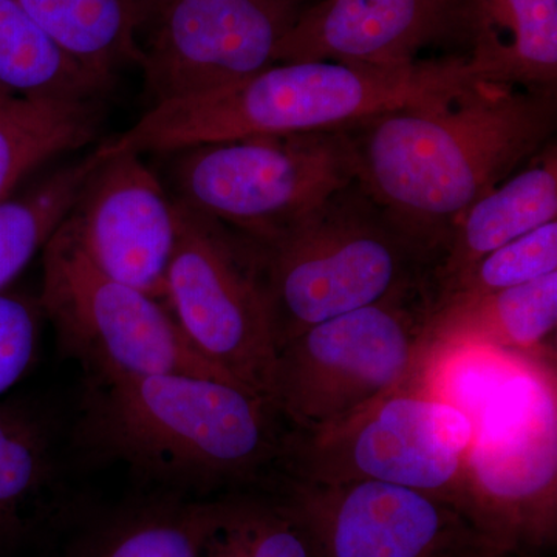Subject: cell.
I'll use <instances>...</instances> for the list:
<instances>
[{"label": "cell", "instance_id": "30bf717a", "mask_svg": "<svg viewBox=\"0 0 557 557\" xmlns=\"http://www.w3.org/2000/svg\"><path fill=\"white\" fill-rule=\"evenodd\" d=\"M175 201L164 304L200 357L271 403L277 348L255 242Z\"/></svg>", "mask_w": 557, "mask_h": 557}, {"label": "cell", "instance_id": "cb8c5ba5", "mask_svg": "<svg viewBox=\"0 0 557 557\" xmlns=\"http://www.w3.org/2000/svg\"><path fill=\"white\" fill-rule=\"evenodd\" d=\"M101 156L95 149L20 197L0 201V293L46 247L75 207Z\"/></svg>", "mask_w": 557, "mask_h": 557}, {"label": "cell", "instance_id": "ffe728a7", "mask_svg": "<svg viewBox=\"0 0 557 557\" xmlns=\"http://www.w3.org/2000/svg\"><path fill=\"white\" fill-rule=\"evenodd\" d=\"M65 53L102 78L141 60L137 35L146 0H20Z\"/></svg>", "mask_w": 557, "mask_h": 557}, {"label": "cell", "instance_id": "d4e9b609", "mask_svg": "<svg viewBox=\"0 0 557 557\" xmlns=\"http://www.w3.org/2000/svg\"><path fill=\"white\" fill-rule=\"evenodd\" d=\"M555 271L557 220L487 252L471 269L437 289L429 299V310L518 287Z\"/></svg>", "mask_w": 557, "mask_h": 557}, {"label": "cell", "instance_id": "8992f818", "mask_svg": "<svg viewBox=\"0 0 557 557\" xmlns=\"http://www.w3.org/2000/svg\"><path fill=\"white\" fill-rule=\"evenodd\" d=\"M471 437L467 413L435 397L416 370L403 386L338 426L318 434L287 429L274 475L309 485L388 483L460 508Z\"/></svg>", "mask_w": 557, "mask_h": 557}, {"label": "cell", "instance_id": "7a4b0ae2", "mask_svg": "<svg viewBox=\"0 0 557 557\" xmlns=\"http://www.w3.org/2000/svg\"><path fill=\"white\" fill-rule=\"evenodd\" d=\"M287 426L269 399L231 381L159 373L86 381L76 446L153 491L211 498L262 486Z\"/></svg>", "mask_w": 557, "mask_h": 557}, {"label": "cell", "instance_id": "4316f807", "mask_svg": "<svg viewBox=\"0 0 557 557\" xmlns=\"http://www.w3.org/2000/svg\"><path fill=\"white\" fill-rule=\"evenodd\" d=\"M490 557H516V556H511V555H496V556H490Z\"/></svg>", "mask_w": 557, "mask_h": 557}, {"label": "cell", "instance_id": "5bb4252c", "mask_svg": "<svg viewBox=\"0 0 557 557\" xmlns=\"http://www.w3.org/2000/svg\"><path fill=\"white\" fill-rule=\"evenodd\" d=\"M458 7L456 0H319L299 11L278 42L274 64L408 67L424 47L457 27Z\"/></svg>", "mask_w": 557, "mask_h": 557}, {"label": "cell", "instance_id": "277c9868", "mask_svg": "<svg viewBox=\"0 0 557 557\" xmlns=\"http://www.w3.org/2000/svg\"><path fill=\"white\" fill-rule=\"evenodd\" d=\"M465 75L461 60L399 69L277 62L233 86L153 104L131 129L98 150L101 156L174 153L230 139L346 129Z\"/></svg>", "mask_w": 557, "mask_h": 557}, {"label": "cell", "instance_id": "f1b7e54d", "mask_svg": "<svg viewBox=\"0 0 557 557\" xmlns=\"http://www.w3.org/2000/svg\"><path fill=\"white\" fill-rule=\"evenodd\" d=\"M456 2L458 3V5H460L461 0H456Z\"/></svg>", "mask_w": 557, "mask_h": 557}, {"label": "cell", "instance_id": "8fae6325", "mask_svg": "<svg viewBox=\"0 0 557 557\" xmlns=\"http://www.w3.org/2000/svg\"><path fill=\"white\" fill-rule=\"evenodd\" d=\"M265 486L298 512L321 557H490L498 552L453 502L380 482Z\"/></svg>", "mask_w": 557, "mask_h": 557}, {"label": "cell", "instance_id": "9c48e42d", "mask_svg": "<svg viewBox=\"0 0 557 557\" xmlns=\"http://www.w3.org/2000/svg\"><path fill=\"white\" fill-rule=\"evenodd\" d=\"M174 156L175 199L252 240L295 225L357 180L343 129L230 139Z\"/></svg>", "mask_w": 557, "mask_h": 557}, {"label": "cell", "instance_id": "52a82bcc", "mask_svg": "<svg viewBox=\"0 0 557 557\" xmlns=\"http://www.w3.org/2000/svg\"><path fill=\"white\" fill-rule=\"evenodd\" d=\"M428 311V298L386 300L285 341L271 387L285 426L327 431L403 386L426 350Z\"/></svg>", "mask_w": 557, "mask_h": 557}, {"label": "cell", "instance_id": "e0dca14e", "mask_svg": "<svg viewBox=\"0 0 557 557\" xmlns=\"http://www.w3.org/2000/svg\"><path fill=\"white\" fill-rule=\"evenodd\" d=\"M557 220V149L549 143L533 161L487 190L458 219L448 247L429 276V299L479 259Z\"/></svg>", "mask_w": 557, "mask_h": 557}, {"label": "cell", "instance_id": "7c38bea8", "mask_svg": "<svg viewBox=\"0 0 557 557\" xmlns=\"http://www.w3.org/2000/svg\"><path fill=\"white\" fill-rule=\"evenodd\" d=\"M299 0H164L139 65L152 106L233 86L274 64Z\"/></svg>", "mask_w": 557, "mask_h": 557}, {"label": "cell", "instance_id": "7402d4cb", "mask_svg": "<svg viewBox=\"0 0 557 557\" xmlns=\"http://www.w3.org/2000/svg\"><path fill=\"white\" fill-rule=\"evenodd\" d=\"M57 471L49 424L21 403H0V544L27 533Z\"/></svg>", "mask_w": 557, "mask_h": 557}, {"label": "cell", "instance_id": "2e32d148", "mask_svg": "<svg viewBox=\"0 0 557 557\" xmlns=\"http://www.w3.org/2000/svg\"><path fill=\"white\" fill-rule=\"evenodd\" d=\"M471 78L556 89L557 0H461L458 24Z\"/></svg>", "mask_w": 557, "mask_h": 557}, {"label": "cell", "instance_id": "3957f363", "mask_svg": "<svg viewBox=\"0 0 557 557\" xmlns=\"http://www.w3.org/2000/svg\"><path fill=\"white\" fill-rule=\"evenodd\" d=\"M556 366L485 350L458 362L446 387L472 423L460 508L505 555L556 542Z\"/></svg>", "mask_w": 557, "mask_h": 557}, {"label": "cell", "instance_id": "603a6c76", "mask_svg": "<svg viewBox=\"0 0 557 557\" xmlns=\"http://www.w3.org/2000/svg\"><path fill=\"white\" fill-rule=\"evenodd\" d=\"M200 557H321L309 528L269 486L219 497Z\"/></svg>", "mask_w": 557, "mask_h": 557}, {"label": "cell", "instance_id": "5b68a950", "mask_svg": "<svg viewBox=\"0 0 557 557\" xmlns=\"http://www.w3.org/2000/svg\"><path fill=\"white\" fill-rule=\"evenodd\" d=\"M252 242L276 348L362 307L429 300L431 265L357 180L295 225Z\"/></svg>", "mask_w": 557, "mask_h": 557}, {"label": "cell", "instance_id": "6da1fadb", "mask_svg": "<svg viewBox=\"0 0 557 557\" xmlns=\"http://www.w3.org/2000/svg\"><path fill=\"white\" fill-rule=\"evenodd\" d=\"M465 75L348 126L357 182L431 265L475 200L555 141L556 89Z\"/></svg>", "mask_w": 557, "mask_h": 557}, {"label": "cell", "instance_id": "4fadbf2b", "mask_svg": "<svg viewBox=\"0 0 557 557\" xmlns=\"http://www.w3.org/2000/svg\"><path fill=\"white\" fill-rule=\"evenodd\" d=\"M65 222L102 273L164 302L177 201L139 153L101 156Z\"/></svg>", "mask_w": 557, "mask_h": 557}, {"label": "cell", "instance_id": "ac0fdd59", "mask_svg": "<svg viewBox=\"0 0 557 557\" xmlns=\"http://www.w3.org/2000/svg\"><path fill=\"white\" fill-rule=\"evenodd\" d=\"M219 497L153 491L98 519L81 534L70 557H200Z\"/></svg>", "mask_w": 557, "mask_h": 557}, {"label": "cell", "instance_id": "9a60e30c", "mask_svg": "<svg viewBox=\"0 0 557 557\" xmlns=\"http://www.w3.org/2000/svg\"><path fill=\"white\" fill-rule=\"evenodd\" d=\"M557 271L527 284L428 311L426 348H490L557 361Z\"/></svg>", "mask_w": 557, "mask_h": 557}, {"label": "cell", "instance_id": "44dd1931", "mask_svg": "<svg viewBox=\"0 0 557 557\" xmlns=\"http://www.w3.org/2000/svg\"><path fill=\"white\" fill-rule=\"evenodd\" d=\"M112 86L113 81L65 53L20 0H0V90L17 97L98 101Z\"/></svg>", "mask_w": 557, "mask_h": 557}, {"label": "cell", "instance_id": "484cf974", "mask_svg": "<svg viewBox=\"0 0 557 557\" xmlns=\"http://www.w3.org/2000/svg\"><path fill=\"white\" fill-rule=\"evenodd\" d=\"M38 322L30 300L0 293V397L30 369L38 348Z\"/></svg>", "mask_w": 557, "mask_h": 557}, {"label": "cell", "instance_id": "d6986e66", "mask_svg": "<svg viewBox=\"0 0 557 557\" xmlns=\"http://www.w3.org/2000/svg\"><path fill=\"white\" fill-rule=\"evenodd\" d=\"M98 124V101L0 97V201L47 161L90 143Z\"/></svg>", "mask_w": 557, "mask_h": 557}, {"label": "cell", "instance_id": "ba28073f", "mask_svg": "<svg viewBox=\"0 0 557 557\" xmlns=\"http://www.w3.org/2000/svg\"><path fill=\"white\" fill-rule=\"evenodd\" d=\"M42 270L40 310L86 381L178 373L234 383L190 346L163 300L102 273L65 220L42 249Z\"/></svg>", "mask_w": 557, "mask_h": 557}, {"label": "cell", "instance_id": "83f0119b", "mask_svg": "<svg viewBox=\"0 0 557 557\" xmlns=\"http://www.w3.org/2000/svg\"><path fill=\"white\" fill-rule=\"evenodd\" d=\"M5 95H10V94H7V91L0 90V97H5Z\"/></svg>", "mask_w": 557, "mask_h": 557}]
</instances>
